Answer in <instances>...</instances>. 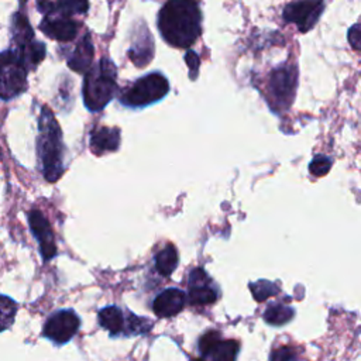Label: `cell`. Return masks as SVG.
I'll return each mask as SVG.
<instances>
[{"instance_id": "obj_1", "label": "cell", "mask_w": 361, "mask_h": 361, "mask_svg": "<svg viewBox=\"0 0 361 361\" xmlns=\"http://www.w3.org/2000/svg\"><path fill=\"white\" fill-rule=\"evenodd\" d=\"M157 25L166 44L189 48L202 34V11L197 0H168L158 13Z\"/></svg>"}, {"instance_id": "obj_2", "label": "cell", "mask_w": 361, "mask_h": 361, "mask_svg": "<svg viewBox=\"0 0 361 361\" xmlns=\"http://www.w3.org/2000/svg\"><path fill=\"white\" fill-rule=\"evenodd\" d=\"M37 158L39 171L48 182H56L62 176L65 171L62 131L54 113L47 106L41 107L38 117Z\"/></svg>"}, {"instance_id": "obj_3", "label": "cell", "mask_w": 361, "mask_h": 361, "mask_svg": "<svg viewBox=\"0 0 361 361\" xmlns=\"http://www.w3.org/2000/svg\"><path fill=\"white\" fill-rule=\"evenodd\" d=\"M117 90V68L111 59L102 58L85 72L82 97L87 110H103Z\"/></svg>"}, {"instance_id": "obj_4", "label": "cell", "mask_w": 361, "mask_h": 361, "mask_svg": "<svg viewBox=\"0 0 361 361\" xmlns=\"http://www.w3.org/2000/svg\"><path fill=\"white\" fill-rule=\"evenodd\" d=\"M169 92V82L161 72H151L138 78L120 92V103L126 107L141 109L159 102Z\"/></svg>"}, {"instance_id": "obj_5", "label": "cell", "mask_w": 361, "mask_h": 361, "mask_svg": "<svg viewBox=\"0 0 361 361\" xmlns=\"http://www.w3.org/2000/svg\"><path fill=\"white\" fill-rule=\"evenodd\" d=\"M28 66L16 48L0 52V99L8 102L28 87Z\"/></svg>"}, {"instance_id": "obj_6", "label": "cell", "mask_w": 361, "mask_h": 361, "mask_svg": "<svg viewBox=\"0 0 361 361\" xmlns=\"http://www.w3.org/2000/svg\"><path fill=\"white\" fill-rule=\"evenodd\" d=\"M99 324L109 331L111 337H128L147 334L154 322L147 317H140L133 312L123 310L121 307L111 305L99 310L97 313Z\"/></svg>"}, {"instance_id": "obj_7", "label": "cell", "mask_w": 361, "mask_h": 361, "mask_svg": "<svg viewBox=\"0 0 361 361\" xmlns=\"http://www.w3.org/2000/svg\"><path fill=\"white\" fill-rule=\"evenodd\" d=\"M80 327V319L72 309H61L52 313L45 324L42 334L56 345L66 344L73 338Z\"/></svg>"}, {"instance_id": "obj_8", "label": "cell", "mask_w": 361, "mask_h": 361, "mask_svg": "<svg viewBox=\"0 0 361 361\" xmlns=\"http://www.w3.org/2000/svg\"><path fill=\"white\" fill-rule=\"evenodd\" d=\"M324 6V0H295L283 7L282 17L286 23L296 24L300 32H307L319 21Z\"/></svg>"}, {"instance_id": "obj_9", "label": "cell", "mask_w": 361, "mask_h": 361, "mask_svg": "<svg viewBox=\"0 0 361 361\" xmlns=\"http://www.w3.org/2000/svg\"><path fill=\"white\" fill-rule=\"evenodd\" d=\"M298 83V69L295 65H281L269 75V93L274 103L281 109H288L295 97Z\"/></svg>"}, {"instance_id": "obj_10", "label": "cell", "mask_w": 361, "mask_h": 361, "mask_svg": "<svg viewBox=\"0 0 361 361\" xmlns=\"http://www.w3.org/2000/svg\"><path fill=\"white\" fill-rule=\"evenodd\" d=\"M188 300L195 306L212 305L219 299V289L203 268H195L188 276Z\"/></svg>"}, {"instance_id": "obj_11", "label": "cell", "mask_w": 361, "mask_h": 361, "mask_svg": "<svg viewBox=\"0 0 361 361\" xmlns=\"http://www.w3.org/2000/svg\"><path fill=\"white\" fill-rule=\"evenodd\" d=\"M200 357L204 360H235L238 354V343L235 340H223L219 331L210 330L204 333L197 343Z\"/></svg>"}, {"instance_id": "obj_12", "label": "cell", "mask_w": 361, "mask_h": 361, "mask_svg": "<svg viewBox=\"0 0 361 361\" xmlns=\"http://www.w3.org/2000/svg\"><path fill=\"white\" fill-rule=\"evenodd\" d=\"M79 27L80 24L72 17H66L55 11L44 14L42 21L39 23V30L42 34H45L51 39L61 42L73 41L78 35Z\"/></svg>"}, {"instance_id": "obj_13", "label": "cell", "mask_w": 361, "mask_h": 361, "mask_svg": "<svg viewBox=\"0 0 361 361\" xmlns=\"http://www.w3.org/2000/svg\"><path fill=\"white\" fill-rule=\"evenodd\" d=\"M27 219L30 223V230L39 245V252L42 259L44 261L52 259L56 255V244H55L54 231L51 228L49 221L39 210H35V209L27 214Z\"/></svg>"}, {"instance_id": "obj_14", "label": "cell", "mask_w": 361, "mask_h": 361, "mask_svg": "<svg viewBox=\"0 0 361 361\" xmlns=\"http://www.w3.org/2000/svg\"><path fill=\"white\" fill-rule=\"evenodd\" d=\"M186 293L179 288H168L162 290L152 302V310L158 317H172L178 314L186 305Z\"/></svg>"}, {"instance_id": "obj_15", "label": "cell", "mask_w": 361, "mask_h": 361, "mask_svg": "<svg viewBox=\"0 0 361 361\" xmlns=\"http://www.w3.org/2000/svg\"><path fill=\"white\" fill-rule=\"evenodd\" d=\"M154 56V38L151 37L147 25L137 30V37L133 39V45L128 49V58L135 66H145Z\"/></svg>"}, {"instance_id": "obj_16", "label": "cell", "mask_w": 361, "mask_h": 361, "mask_svg": "<svg viewBox=\"0 0 361 361\" xmlns=\"http://www.w3.org/2000/svg\"><path fill=\"white\" fill-rule=\"evenodd\" d=\"M120 145V130L117 127H94L90 133V149L96 155L113 152Z\"/></svg>"}, {"instance_id": "obj_17", "label": "cell", "mask_w": 361, "mask_h": 361, "mask_svg": "<svg viewBox=\"0 0 361 361\" xmlns=\"http://www.w3.org/2000/svg\"><path fill=\"white\" fill-rule=\"evenodd\" d=\"M93 55H94V48L92 44L90 35L86 32L78 41L71 55L68 56V66L78 73H85L92 66Z\"/></svg>"}, {"instance_id": "obj_18", "label": "cell", "mask_w": 361, "mask_h": 361, "mask_svg": "<svg viewBox=\"0 0 361 361\" xmlns=\"http://www.w3.org/2000/svg\"><path fill=\"white\" fill-rule=\"evenodd\" d=\"M37 10L44 16L49 11L59 13L66 17L75 14H86L89 10V0H37Z\"/></svg>"}, {"instance_id": "obj_19", "label": "cell", "mask_w": 361, "mask_h": 361, "mask_svg": "<svg viewBox=\"0 0 361 361\" xmlns=\"http://www.w3.org/2000/svg\"><path fill=\"white\" fill-rule=\"evenodd\" d=\"M11 32V47H24L35 39L34 31L27 16L21 11H17L11 17L10 23Z\"/></svg>"}, {"instance_id": "obj_20", "label": "cell", "mask_w": 361, "mask_h": 361, "mask_svg": "<svg viewBox=\"0 0 361 361\" xmlns=\"http://www.w3.org/2000/svg\"><path fill=\"white\" fill-rule=\"evenodd\" d=\"M178 262H179L178 250L172 244H166L165 248L158 251L154 258L155 269L162 276H169L178 267Z\"/></svg>"}, {"instance_id": "obj_21", "label": "cell", "mask_w": 361, "mask_h": 361, "mask_svg": "<svg viewBox=\"0 0 361 361\" xmlns=\"http://www.w3.org/2000/svg\"><path fill=\"white\" fill-rule=\"evenodd\" d=\"M295 314L293 307L282 303H274L264 312V320L271 326H282L292 320Z\"/></svg>"}, {"instance_id": "obj_22", "label": "cell", "mask_w": 361, "mask_h": 361, "mask_svg": "<svg viewBox=\"0 0 361 361\" xmlns=\"http://www.w3.org/2000/svg\"><path fill=\"white\" fill-rule=\"evenodd\" d=\"M17 302L8 296L0 295V333L10 329L17 313Z\"/></svg>"}, {"instance_id": "obj_23", "label": "cell", "mask_w": 361, "mask_h": 361, "mask_svg": "<svg viewBox=\"0 0 361 361\" xmlns=\"http://www.w3.org/2000/svg\"><path fill=\"white\" fill-rule=\"evenodd\" d=\"M250 289L252 292V296L255 300L258 302H264L267 298L272 296V295H276L279 288L274 283V282H269V281H257L255 283H251L250 285Z\"/></svg>"}, {"instance_id": "obj_24", "label": "cell", "mask_w": 361, "mask_h": 361, "mask_svg": "<svg viewBox=\"0 0 361 361\" xmlns=\"http://www.w3.org/2000/svg\"><path fill=\"white\" fill-rule=\"evenodd\" d=\"M331 159L323 154L316 155L312 162L309 164V171L313 176H323L326 175L331 168Z\"/></svg>"}, {"instance_id": "obj_25", "label": "cell", "mask_w": 361, "mask_h": 361, "mask_svg": "<svg viewBox=\"0 0 361 361\" xmlns=\"http://www.w3.org/2000/svg\"><path fill=\"white\" fill-rule=\"evenodd\" d=\"M185 62L189 66V76H190V79H196L197 72H199V65H200L199 55L195 51L189 49L185 54Z\"/></svg>"}, {"instance_id": "obj_26", "label": "cell", "mask_w": 361, "mask_h": 361, "mask_svg": "<svg viewBox=\"0 0 361 361\" xmlns=\"http://www.w3.org/2000/svg\"><path fill=\"white\" fill-rule=\"evenodd\" d=\"M347 39L354 49L361 51V23H357L348 28Z\"/></svg>"}, {"instance_id": "obj_27", "label": "cell", "mask_w": 361, "mask_h": 361, "mask_svg": "<svg viewBox=\"0 0 361 361\" xmlns=\"http://www.w3.org/2000/svg\"><path fill=\"white\" fill-rule=\"evenodd\" d=\"M18 1H20V3H21V4H24V3H25V1H27V0H18Z\"/></svg>"}]
</instances>
